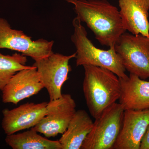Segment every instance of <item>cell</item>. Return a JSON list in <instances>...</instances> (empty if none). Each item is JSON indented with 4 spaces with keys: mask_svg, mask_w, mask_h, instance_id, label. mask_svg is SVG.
Returning <instances> with one entry per match:
<instances>
[{
    "mask_svg": "<svg viewBox=\"0 0 149 149\" xmlns=\"http://www.w3.org/2000/svg\"><path fill=\"white\" fill-rule=\"evenodd\" d=\"M149 125V109L125 110L122 126L112 149H140Z\"/></svg>",
    "mask_w": 149,
    "mask_h": 149,
    "instance_id": "obj_10",
    "label": "cell"
},
{
    "mask_svg": "<svg viewBox=\"0 0 149 149\" xmlns=\"http://www.w3.org/2000/svg\"><path fill=\"white\" fill-rule=\"evenodd\" d=\"M125 109L116 102L93 122V128L81 149H112L122 126Z\"/></svg>",
    "mask_w": 149,
    "mask_h": 149,
    "instance_id": "obj_4",
    "label": "cell"
},
{
    "mask_svg": "<svg viewBox=\"0 0 149 149\" xmlns=\"http://www.w3.org/2000/svg\"><path fill=\"white\" fill-rule=\"evenodd\" d=\"M5 142L13 149H62L59 141H52L45 138L36 130L6 135Z\"/></svg>",
    "mask_w": 149,
    "mask_h": 149,
    "instance_id": "obj_15",
    "label": "cell"
},
{
    "mask_svg": "<svg viewBox=\"0 0 149 149\" xmlns=\"http://www.w3.org/2000/svg\"><path fill=\"white\" fill-rule=\"evenodd\" d=\"M140 149H149V125L142 139Z\"/></svg>",
    "mask_w": 149,
    "mask_h": 149,
    "instance_id": "obj_17",
    "label": "cell"
},
{
    "mask_svg": "<svg viewBox=\"0 0 149 149\" xmlns=\"http://www.w3.org/2000/svg\"><path fill=\"white\" fill-rule=\"evenodd\" d=\"M75 56V53L69 56L53 53L36 61L32 65L37 68L41 82L47 91L50 100L61 97L62 87L71 71L70 60Z\"/></svg>",
    "mask_w": 149,
    "mask_h": 149,
    "instance_id": "obj_7",
    "label": "cell"
},
{
    "mask_svg": "<svg viewBox=\"0 0 149 149\" xmlns=\"http://www.w3.org/2000/svg\"><path fill=\"white\" fill-rule=\"evenodd\" d=\"M114 48L125 70L143 80L149 78V37L125 32Z\"/></svg>",
    "mask_w": 149,
    "mask_h": 149,
    "instance_id": "obj_5",
    "label": "cell"
},
{
    "mask_svg": "<svg viewBox=\"0 0 149 149\" xmlns=\"http://www.w3.org/2000/svg\"><path fill=\"white\" fill-rule=\"evenodd\" d=\"M27 61V56L22 54L9 55L0 53V92L15 73L31 67L26 65Z\"/></svg>",
    "mask_w": 149,
    "mask_h": 149,
    "instance_id": "obj_16",
    "label": "cell"
},
{
    "mask_svg": "<svg viewBox=\"0 0 149 149\" xmlns=\"http://www.w3.org/2000/svg\"><path fill=\"white\" fill-rule=\"evenodd\" d=\"M72 25L74 31L71 39L76 48V66L100 67L110 70L118 77L125 78L128 76L122 60L114 47L104 50L96 47L88 39L86 29L77 17L73 19Z\"/></svg>",
    "mask_w": 149,
    "mask_h": 149,
    "instance_id": "obj_3",
    "label": "cell"
},
{
    "mask_svg": "<svg viewBox=\"0 0 149 149\" xmlns=\"http://www.w3.org/2000/svg\"><path fill=\"white\" fill-rule=\"evenodd\" d=\"M119 78L121 89L119 103L124 109H149V81L132 74Z\"/></svg>",
    "mask_w": 149,
    "mask_h": 149,
    "instance_id": "obj_13",
    "label": "cell"
},
{
    "mask_svg": "<svg viewBox=\"0 0 149 149\" xmlns=\"http://www.w3.org/2000/svg\"><path fill=\"white\" fill-rule=\"evenodd\" d=\"M54 41L41 39L32 40L21 30L12 29L5 19L0 17V49L21 53L36 61L53 53Z\"/></svg>",
    "mask_w": 149,
    "mask_h": 149,
    "instance_id": "obj_6",
    "label": "cell"
},
{
    "mask_svg": "<svg viewBox=\"0 0 149 149\" xmlns=\"http://www.w3.org/2000/svg\"><path fill=\"white\" fill-rule=\"evenodd\" d=\"M76 103L71 95L62 94L59 98L49 101L45 115L31 128L47 138L63 134L76 111Z\"/></svg>",
    "mask_w": 149,
    "mask_h": 149,
    "instance_id": "obj_8",
    "label": "cell"
},
{
    "mask_svg": "<svg viewBox=\"0 0 149 149\" xmlns=\"http://www.w3.org/2000/svg\"><path fill=\"white\" fill-rule=\"evenodd\" d=\"M47 102H28L2 111L1 126L6 135L35 127L45 115Z\"/></svg>",
    "mask_w": 149,
    "mask_h": 149,
    "instance_id": "obj_9",
    "label": "cell"
},
{
    "mask_svg": "<svg viewBox=\"0 0 149 149\" xmlns=\"http://www.w3.org/2000/svg\"><path fill=\"white\" fill-rule=\"evenodd\" d=\"M93 121L85 110L76 111L59 140L62 149H80L93 128Z\"/></svg>",
    "mask_w": 149,
    "mask_h": 149,
    "instance_id": "obj_14",
    "label": "cell"
},
{
    "mask_svg": "<svg viewBox=\"0 0 149 149\" xmlns=\"http://www.w3.org/2000/svg\"><path fill=\"white\" fill-rule=\"evenodd\" d=\"M123 24L134 35L149 37V0H118Z\"/></svg>",
    "mask_w": 149,
    "mask_h": 149,
    "instance_id": "obj_12",
    "label": "cell"
},
{
    "mask_svg": "<svg viewBox=\"0 0 149 149\" xmlns=\"http://www.w3.org/2000/svg\"><path fill=\"white\" fill-rule=\"evenodd\" d=\"M83 66L85 102L91 115L95 119L119 100L121 92L120 80L116 74L106 68L91 65Z\"/></svg>",
    "mask_w": 149,
    "mask_h": 149,
    "instance_id": "obj_2",
    "label": "cell"
},
{
    "mask_svg": "<svg viewBox=\"0 0 149 149\" xmlns=\"http://www.w3.org/2000/svg\"><path fill=\"white\" fill-rule=\"evenodd\" d=\"M74 6L77 17L86 23L102 46L114 47L126 32L119 10L107 0H65Z\"/></svg>",
    "mask_w": 149,
    "mask_h": 149,
    "instance_id": "obj_1",
    "label": "cell"
},
{
    "mask_svg": "<svg viewBox=\"0 0 149 149\" xmlns=\"http://www.w3.org/2000/svg\"><path fill=\"white\" fill-rule=\"evenodd\" d=\"M44 88L37 68L32 66L18 71L11 77L2 91V102L16 105L37 95Z\"/></svg>",
    "mask_w": 149,
    "mask_h": 149,
    "instance_id": "obj_11",
    "label": "cell"
}]
</instances>
